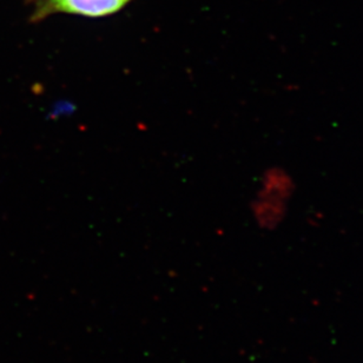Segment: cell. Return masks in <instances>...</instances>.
<instances>
[{
  "label": "cell",
  "instance_id": "6da1fadb",
  "mask_svg": "<svg viewBox=\"0 0 363 363\" xmlns=\"http://www.w3.org/2000/svg\"><path fill=\"white\" fill-rule=\"evenodd\" d=\"M131 0H38L33 18L40 21L53 13L104 17L122 10Z\"/></svg>",
  "mask_w": 363,
  "mask_h": 363
}]
</instances>
